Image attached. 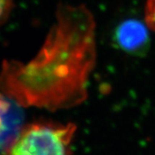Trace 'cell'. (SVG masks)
<instances>
[{
    "mask_svg": "<svg viewBox=\"0 0 155 155\" xmlns=\"http://www.w3.org/2000/svg\"><path fill=\"white\" fill-rule=\"evenodd\" d=\"M55 19L32 60L1 64L0 91L22 107L55 111L87 98L89 78L97 62L94 16L84 5L61 4Z\"/></svg>",
    "mask_w": 155,
    "mask_h": 155,
    "instance_id": "cell-1",
    "label": "cell"
},
{
    "mask_svg": "<svg viewBox=\"0 0 155 155\" xmlns=\"http://www.w3.org/2000/svg\"><path fill=\"white\" fill-rule=\"evenodd\" d=\"M76 130L72 123L37 121L24 125L14 142L2 155H72Z\"/></svg>",
    "mask_w": 155,
    "mask_h": 155,
    "instance_id": "cell-2",
    "label": "cell"
},
{
    "mask_svg": "<svg viewBox=\"0 0 155 155\" xmlns=\"http://www.w3.org/2000/svg\"><path fill=\"white\" fill-rule=\"evenodd\" d=\"M22 108L0 91V155L10 147L24 126Z\"/></svg>",
    "mask_w": 155,
    "mask_h": 155,
    "instance_id": "cell-3",
    "label": "cell"
},
{
    "mask_svg": "<svg viewBox=\"0 0 155 155\" xmlns=\"http://www.w3.org/2000/svg\"><path fill=\"white\" fill-rule=\"evenodd\" d=\"M146 22L135 19H127L116 27L114 41L118 48L132 54H144L149 47V33Z\"/></svg>",
    "mask_w": 155,
    "mask_h": 155,
    "instance_id": "cell-4",
    "label": "cell"
},
{
    "mask_svg": "<svg viewBox=\"0 0 155 155\" xmlns=\"http://www.w3.org/2000/svg\"><path fill=\"white\" fill-rule=\"evenodd\" d=\"M144 18L147 26L155 32V0H147L145 4Z\"/></svg>",
    "mask_w": 155,
    "mask_h": 155,
    "instance_id": "cell-5",
    "label": "cell"
},
{
    "mask_svg": "<svg viewBox=\"0 0 155 155\" xmlns=\"http://www.w3.org/2000/svg\"><path fill=\"white\" fill-rule=\"evenodd\" d=\"M14 6V0H0V25L7 21Z\"/></svg>",
    "mask_w": 155,
    "mask_h": 155,
    "instance_id": "cell-6",
    "label": "cell"
}]
</instances>
